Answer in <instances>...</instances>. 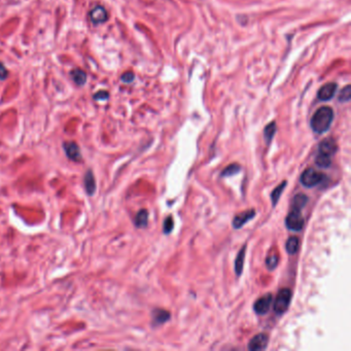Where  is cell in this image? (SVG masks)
<instances>
[{
  "label": "cell",
  "mask_w": 351,
  "mask_h": 351,
  "mask_svg": "<svg viewBox=\"0 0 351 351\" xmlns=\"http://www.w3.org/2000/svg\"><path fill=\"white\" fill-rule=\"evenodd\" d=\"M108 97H109V95H108V93H107L106 91H100V92H98V93L94 96V98H95L96 100H106Z\"/></svg>",
  "instance_id": "4316f807"
},
{
  "label": "cell",
  "mask_w": 351,
  "mask_h": 351,
  "mask_svg": "<svg viewBox=\"0 0 351 351\" xmlns=\"http://www.w3.org/2000/svg\"><path fill=\"white\" fill-rule=\"evenodd\" d=\"M153 315H154L155 325H162V324L166 323L167 320H169V318H170V313L168 311L161 310V309H157L153 313Z\"/></svg>",
  "instance_id": "9a60e30c"
},
{
  "label": "cell",
  "mask_w": 351,
  "mask_h": 351,
  "mask_svg": "<svg viewBox=\"0 0 351 351\" xmlns=\"http://www.w3.org/2000/svg\"><path fill=\"white\" fill-rule=\"evenodd\" d=\"M163 228H164V233L165 234H169V233L172 232V230L174 228V221H173V217L172 216H168L165 219Z\"/></svg>",
  "instance_id": "d4e9b609"
},
{
  "label": "cell",
  "mask_w": 351,
  "mask_h": 351,
  "mask_svg": "<svg viewBox=\"0 0 351 351\" xmlns=\"http://www.w3.org/2000/svg\"><path fill=\"white\" fill-rule=\"evenodd\" d=\"M276 133V125L275 123H271L269 124L266 128H265V131H264V135H265V140L267 142V144H270L273 136L275 135Z\"/></svg>",
  "instance_id": "ffe728a7"
},
{
  "label": "cell",
  "mask_w": 351,
  "mask_h": 351,
  "mask_svg": "<svg viewBox=\"0 0 351 351\" xmlns=\"http://www.w3.org/2000/svg\"><path fill=\"white\" fill-rule=\"evenodd\" d=\"M271 303H272V295L267 294L255 301L253 305V310L256 314L264 315L269 311Z\"/></svg>",
  "instance_id": "5b68a950"
},
{
  "label": "cell",
  "mask_w": 351,
  "mask_h": 351,
  "mask_svg": "<svg viewBox=\"0 0 351 351\" xmlns=\"http://www.w3.org/2000/svg\"><path fill=\"white\" fill-rule=\"evenodd\" d=\"M8 77V70L3 63H0V79H6Z\"/></svg>",
  "instance_id": "83f0119b"
},
{
  "label": "cell",
  "mask_w": 351,
  "mask_h": 351,
  "mask_svg": "<svg viewBox=\"0 0 351 351\" xmlns=\"http://www.w3.org/2000/svg\"><path fill=\"white\" fill-rule=\"evenodd\" d=\"M90 19L94 24H102L107 21L108 15L106 10L101 6L94 7L90 12Z\"/></svg>",
  "instance_id": "9c48e42d"
},
{
  "label": "cell",
  "mask_w": 351,
  "mask_h": 351,
  "mask_svg": "<svg viewBox=\"0 0 351 351\" xmlns=\"http://www.w3.org/2000/svg\"><path fill=\"white\" fill-rule=\"evenodd\" d=\"M291 290L289 288H282L278 291L274 302V310L277 314L281 315L288 309L291 301Z\"/></svg>",
  "instance_id": "3957f363"
},
{
  "label": "cell",
  "mask_w": 351,
  "mask_h": 351,
  "mask_svg": "<svg viewBox=\"0 0 351 351\" xmlns=\"http://www.w3.org/2000/svg\"><path fill=\"white\" fill-rule=\"evenodd\" d=\"M285 225L288 230L299 232L304 227V217L299 209H291L285 219Z\"/></svg>",
  "instance_id": "277c9868"
},
{
  "label": "cell",
  "mask_w": 351,
  "mask_h": 351,
  "mask_svg": "<svg viewBox=\"0 0 351 351\" xmlns=\"http://www.w3.org/2000/svg\"><path fill=\"white\" fill-rule=\"evenodd\" d=\"M308 197L304 194H298L294 200H292V208L294 209H299L302 210L303 207H305V205L308 202Z\"/></svg>",
  "instance_id": "ac0fdd59"
},
{
  "label": "cell",
  "mask_w": 351,
  "mask_h": 351,
  "mask_svg": "<svg viewBox=\"0 0 351 351\" xmlns=\"http://www.w3.org/2000/svg\"><path fill=\"white\" fill-rule=\"evenodd\" d=\"M338 151L337 142L334 138H326L318 145V154L332 158Z\"/></svg>",
  "instance_id": "8992f818"
},
{
  "label": "cell",
  "mask_w": 351,
  "mask_h": 351,
  "mask_svg": "<svg viewBox=\"0 0 351 351\" xmlns=\"http://www.w3.org/2000/svg\"><path fill=\"white\" fill-rule=\"evenodd\" d=\"M71 77L77 85H83L86 81V74L81 69H74L71 72Z\"/></svg>",
  "instance_id": "2e32d148"
},
{
  "label": "cell",
  "mask_w": 351,
  "mask_h": 351,
  "mask_svg": "<svg viewBox=\"0 0 351 351\" xmlns=\"http://www.w3.org/2000/svg\"><path fill=\"white\" fill-rule=\"evenodd\" d=\"M334 120V111L329 106H323L316 110L311 119V128L315 133L323 134L330 129Z\"/></svg>",
  "instance_id": "6da1fadb"
},
{
  "label": "cell",
  "mask_w": 351,
  "mask_h": 351,
  "mask_svg": "<svg viewBox=\"0 0 351 351\" xmlns=\"http://www.w3.org/2000/svg\"><path fill=\"white\" fill-rule=\"evenodd\" d=\"M326 175L312 168L306 169L301 175V183L306 188H313L325 181Z\"/></svg>",
  "instance_id": "7a4b0ae2"
},
{
  "label": "cell",
  "mask_w": 351,
  "mask_h": 351,
  "mask_svg": "<svg viewBox=\"0 0 351 351\" xmlns=\"http://www.w3.org/2000/svg\"><path fill=\"white\" fill-rule=\"evenodd\" d=\"M245 250H246V245H244L241 250L239 251L236 260H235V272L238 276L241 275L243 271V265H244V257H245Z\"/></svg>",
  "instance_id": "5bb4252c"
},
{
  "label": "cell",
  "mask_w": 351,
  "mask_h": 351,
  "mask_svg": "<svg viewBox=\"0 0 351 351\" xmlns=\"http://www.w3.org/2000/svg\"><path fill=\"white\" fill-rule=\"evenodd\" d=\"M255 216V210L249 209L246 211H243L237 215H235L233 219V227L235 229H240L243 225L248 223L250 219H252Z\"/></svg>",
  "instance_id": "ba28073f"
},
{
  "label": "cell",
  "mask_w": 351,
  "mask_h": 351,
  "mask_svg": "<svg viewBox=\"0 0 351 351\" xmlns=\"http://www.w3.org/2000/svg\"><path fill=\"white\" fill-rule=\"evenodd\" d=\"M63 148H64L66 156L70 160H72L74 162H79L81 160V155H80L79 147L75 142H72V141L65 142Z\"/></svg>",
  "instance_id": "8fae6325"
},
{
  "label": "cell",
  "mask_w": 351,
  "mask_h": 351,
  "mask_svg": "<svg viewBox=\"0 0 351 351\" xmlns=\"http://www.w3.org/2000/svg\"><path fill=\"white\" fill-rule=\"evenodd\" d=\"M286 182H282L273 192H272V194H271V200H272V204H273V206H276V204H277V202L279 201V199H280V196H281V194H282V192H283V190L285 189V186H286Z\"/></svg>",
  "instance_id": "d6986e66"
},
{
  "label": "cell",
  "mask_w": 351,
  "mask_h": 351,
  "mask_svg": "<svg viewBox=\"0 0 351 351\" xmlns=\"http://www.w3.org/2000/svg\"><path fill=\"white\" fill-rule=\"evenodd\" d=\"M315 163L320 168H328V167L331 166L332 160H331L330 157H326V156H323V155L318 154L316 159H315Z\"/></svg>",
  "instance_id": "7402d4cb"
},
{
  "label": "cell",
  "mask_w": 351,
  "mask_h": 351,
  "mask_svg": "<svg viewBox=\"0 0 351 351\" xmlns=\"http://www.w3.org/2000/svg\"><path fill=\"white\" fill-rule=\"evenodd\" d=\"M266 265L269 270H274L278 265V255L275 253L269 255L266 259Z\"/></svg>",
  "instance_id": "603a6c76"
},
{
  "label": "cell",
  "mask_w": 351,
  "mask_h": 351,
  "mask_svg": "<svg viewBox=\"0 0 351 351\" xmlns=\"http://www.w3.org/2000/svg\"><path fill=\"white\" fill-rule=\"evenodd\" d=\"M299 247H300V240L298 237H290L286 241L285 248L289 254H295L299 250Z\"/></svg>",
  "instance_id": "e0dca14e"
},
{
  "label": "cell",
  "mask_w": 351,
  "mask_h": 351,
  "mask_svg": "<svg viewBox=\"0 0 351 351\" xmlns=\"http://www.w3.org/2000/svg\"><path fill=\"white\" fill-rule=\"evenodd\" d=\"M336 90H337V84L335 82H330L323 85L317 94L318 99L321 101H328L332 99L336 93Z\"/></svg>",
  "instance_id": "30bf717a"
},
{
  "label": "cell",
  "mask_w": 351,
  "mask_h": 351,
  "mask_svg": "<svg viewBox=\"0 0 351 351\" xmlns=\"http://www.w3.org/2000/svg\"><path fill=\"white\" fill-rule=\"evenodd\" d=\"M269 342V337L266 334L255 335L248 343V349L251 351L264 350L267 348Z\"/></svg>",
  "instance_id": "52a82bcc"
},
{
  "label": "cell",
  "mask_w": 351,
  "mask_h": 351,
  "mask_svg": "<svg viewBox=\"0 0 351 351\" xmlns=\"http://www.w3.org/2000/svg\"><path fill=\"white\" fill-rule=\"evenodd\" d=\"M240 169H241L240 165L231 164L224 169V171L222 172V177H233V175H235L236 173L240 171Z\"/></svg>",
  "instance_id": "44dd1931"
},
{
  "label": "cell",
  "mask_w": 351,
  "mask_h": 351,
  "mask_svg": "<svg viewBox=\"0 0 351 351\" xmlns=\"http://www.w3.org/2000/svg\"><path fill=\"white\" fill-rule=\"evenodd\" d=\"M83 185H84V190L85 192L89 194L90 196L93 195L96 191V181L94 173L91 170H87L83 177Z\"/></svg>",
  "instance_id": "7c38bea8"
},
{
  "label": "cell",
  "mask_w": 351,
  "mask_h": 351,
  "mask_svg": "<svg viewBox=\"0 0 351 351\" xmlns=\"http://www.w3.org/2000/svg\"><path fill=\"white\" fill-rule=\"evenodd\" d=\"M134 79V74L132 72H126L122 76V80L125 82H131Z\"/></svg>",
  "instance_id": "484cf974"
},
{
  "label": "cell",
  "mask_w": 351,
  "mask_h": 351,
  "mask_svg": "<svg viewBox=\"0 0 351 351\" xmlns=\"http://www.w3.org/2000/svg\"><path fill=\"white\" fill-rule=\"evenodd\" d=\"M351 97V89H350V84H347L344 89L342 90V92L339 95V100L341 102H348L350 100Z\"/></svg>",
  "instance_id": "cb8c5ba5"
},
{
  "label": "cell",
  "mask_w": 351,
  "mask_h": 351,
  "mask_svg": "<svg viewBox=\"0 0 351 351\" xmlns=\"http://www.w3.org/2000/svg\"><path fill=\"white\" fill-rule=\"evenodd\" d=\"M134 224L137 228H145L149 224V212L147 209H141L135 216Z\"/></svg>",
  "instance_id": "4fadbf2b"
}]
</instances>
